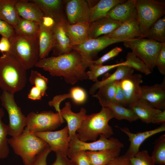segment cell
<instances>
[{
    "label": "cell",
    "mask_w": 165,
    "mask_h": 165,
    "mask_svg": "<svg viewBox=\"0 0 165 165\" xmlns=\"http://www.w3.org/2000/svg\"><path fill=\"white\" fill-rule=\"evenodd\" d=\"M35 67L48 72L52 76H62L72 85L88 79L86 69L89 66L73 50L68 53L40 59Z\"/></svg>",
    "instance_id": "obj_1"
},
{
    "label": "cell",
    "mask_w": 165,
    "mask_h": 165,
    "mask_svg": "<svg viewBox=\"0 0 165 165\" xmlns=\"http://www.w3.org/2000/svg\"><path fill=\"white\" fill-rule=\"evenodd\" d=\"M114 118L112 110L107 107H102L98 113L86 115L77 130L78 138L82 141L87 142L96 140L101 134L110 138L114 132L108 122Z\"/></svg>",
    "instance_id": "obj_2"
},
{
    "label": "cell",
    "mask_w": 165,
    "mask_h": 165,
    "mask_svg": "<svg viewBox=\"0 0 165 165\" xmlns=\"http://www.w3.org/2000/svg\"><path fill=\"white\" fill-rule=\"evenodd\" d=\"M27 70L9 53L0 57V88L15 94L23 90L27 82Z\"/></svg>",
    "instance_id": "obj_3"
},
{
    "label": "cell",
    "mask_w": 165,
    "mask_h": 165,
    "mask_svg": "<svg viewBox=\"0 0 165 165\" xmlns=\"http://www.w3.org/2000/svg\"><path fill=\"white\" fill-rule=\"evenodd\" d=\"M8 143L25 165H30L36 156L48 145L26 127L19 136L8 139Z\"/></svg>",
    "instance_id": "obj_4"
},
{
    "label": "cell",
    "mask_w": 165,
    "mask_h": 165,
    "mask_svg": "<svg viewBox=\"0 0 165 165\" xmlns=\"http://www.w3.org/2000/svg\"><path fill=\"white\" fill-rule=\"evenodd\" d=\"M11 54L27 70L35 67L40 59L38 37L28 39L16 35L9 40Z\"/></svg>",
    "instance_id": "obj_5"
},
{
    "label": "cell",
    "mask_w": 165,
    "mask_h": 165,
    "mask_svg": "<svg viewBox=\"0 0 165 165\" xmlns=\"http://www.w3.org/2000/svg\"><path fill=\"white\" fill-rule=\"evenodd\" d=\"M135 4L141 38H146L151 26L164 16L165 2L155 0H136Z\"/></svg>",
    "instance_id": "obj_6"
},
{
    "label": "cell",
    "mask_w": 165,
    "mask_h": 165,
    "mask_svg": "<svg viewBox=\"0 0 165 165\" xmlns=\"http://www.w3.org/2000/svg\"><path fill=\"white\" fill-rule=\"evenodd\" d=\"M124 46L130 49L152 71L163 43L145 38H137L124 41Z\"/></svg>",
    "instance_id": "obj_7"
},
{
    "label": "cell",
    "mask_w": 165,
    "mask_h": 165,
    "mask_svg": "<svg viewBox=\"0 0 165 165\" xmlns=\"http://www.w3.org/2000/svg\"><path fill=\"white\" fill-rule=\"evenodd\" d=\"M14 94L3 91L0 96L2 105L8 114V134L12 137H16L21 134L26 125V116L16 102Z\"/></svg>",
    "instance_id": "obj_8"
},
{
    "label": "cell",
    "mask_w": 165,
    "mask_h": 165,
    "mask_svg": "<svg viewBox=\"0 0 165 165\" xmlns=\"http://www.w3.org/2000/svg\"><path fill=\"white\" fill-rule=\"evenodd\" d=\"M64 122V119L57 112L51 111L39 113L31 112L26 116V127L33 133L52 131Z\"/></svg>",
    "instance_id": "obj_9"
},
{
    "label": "cell",
    "mask_w": 165,
    "mask_h": 165,
    "mask_svg": "<svg viewBox=\"0 0 165 165\" xmlns=\"http://www.w3.org/2000/svg\"><path fill=\"white\" fill-rule=\"evenodd\" d=\"M99 136L97 140L87 142L80 140L76 134L69 142L67 156L80 151H98L124 147V144L117 138L110 137L108 139L102 134Z\"/></svg>",
    "instance_id": "obj_10"
},
{
    "label": "cell",
    "mask_w": 165,
    "mask_h": 165,
    "mask_svg": "<svg viewBox=\"0 0 165 165\" xmlns=\"http://www.w3.org/2000/svg\"><path fill=\"white\" fill-rule=\"evenodd\" d=\"M125 41L110 38L103 35L96 38H89L80 45L73 46L72 49L80 55L83 61L89 67L93 63V58L100 51L111 44Z\"/></svg>",
    "instance_id": "obj_11"
},
{
    "label": "cell",
    "mask_w": 165,
    "mask_h": 165,
    "mask_svg": "<svg viewBox=\"0 0 165 165\" xmlns=\"http://www.w3.org/2000/svg\"><path fill=\"white\" fill-rule=\"evenodd\" d=\"M34 133L49 145L52 151L55 153L60 152L67 156L69 142L68 129L67 126L57 131Z\"/></svg>",
    "instance_id": "obj_12"
},
{
    "label": "cell",
    "mask_w": 165,
    "mask_h": 165,
    "mask_svg": "<svg viewBox=\"0 0 165 165\" xmlns=\"http://www.w3.org/2000/svg\"><path fill=\"white\" fill-rule=\"evenodd\" d=\"M118 128L125 134L129 138L130 142L129 147L123 155L129 159L134 156L139 151L141 145L147 139L158 133L165 131V124H162L158 127L149 130L139 132L137 133H132L127 127Z\"/></svg>",
    "instance_id": "obj_13"
},
{
    "label": "cell",
    "mask_w": 165,
    "mask_h": 165,
    "mask_svg": "<svg viewBox=\"0 0 165 165\" xmlns=\"http://www.w3.org/2000/svg\"><path fill=\"white\" fill-rule=\"evenodd\" d=\"M65 2V13L68 24L88 23L90 7L87 1L68 0H66Z\"/></svg>",
    "instance_id": "obj_14"
},
{
    "label": "cell",
    "mask_w": 165,
    "mask_h": 165,
    "mask_svg": "<svg viewBox=\"0 0 165 165\" xmlns=\"http://www.w3.org/2000/svg\"><path fill=\"white\" fill-rule=\"evenodd\" d=\"M142 99L157 109L165 110V79L160 84L141 86Z\"/></svg>",
    "instance_id": "obj_15"
},
{
    "label": "cell",
    "mask_w": 165,
    "mask_h": 165,
    "mask_svg": "<svg viewBox=\"0 0 165 165\" xmlns=\"http://www.w3.org/2000/svg\"><path fill=\"white\" fill-rule=\"evenodd\" d=\"M141 74H132L124 77L119 81L127 106L133 104L140 99L141 90L140 84L143 82Z\"/></svg>",
    "instance_id": "obj_16"
},
{
    "label": "cell",
    "mask_w": 165,
    "mask_h": 165,
    "mask_svg": "<svg viewBox=\"0 0 165 165\" xmlns=\"http://www.w3.org/2000/svg\"><path fill=\"white\" fill-rule=\"evenodd\" d=\"M67 23L66 20L55 21L52 28L55 41L52 49L54 56L68 53L72 50V46L65 31Z\"/></svg>",
    "instance_id": "obj_17"
},
{
    "label": "cell",
    "mask_w": 165,
    "mask_h": 165,
    "mask_svg": "<svg viewBox=\"0 0 165 165\" xmlns=\"http://www.w3.org/2000/svg\"><path fill=\"white\" fill-rule=\"evenodd\" d=\"M135 2L128 0L117 4L108 11L107 16L121 23L137 19Z\"/></svg>",
    "instance_id": "obj_18"
},
{
    "label": "cell",
    "mask_w": 165,
    "mask_h": 165,
    "mask_svg": "<svg viewBox=\"0 0 165 165\" xmlns=\"http://www.w3.org/2000/svg\"><path fill=\"white\" fill-rule=\"evenodd\" d=\"M70 103L67 102L60 110L61 116L67 123L69 141L76 135L77 130L86 115L85 108H82L79 112L75 113L72 111Z\"/></svg>",
    "instance_id": "obj_19"
},
{
    "label": "cell",
    "mask_w": 165,
    "mask_h": 165,
    "mask_svg": "<svg viewBox=\"0 0 165 165\" xmlns=\"http://www.w3.org/2000/svg\"><path fill=\"white\" fill-rule=\"evenodd\" d=\"M15 5L21 18L41 24L43 14L32 0H16Z\"/></svg>",
    "instance_id": "obj_20"
},
{
    "label": "cell",
    "mask_w": 165,
    "mask_h": 165,
    "mask_svg": "<svg viewBox=\"0 0 165 165\" xmlns=\"http://www.w3.org/2000/svg\"><path fill=\"white\" fill-rule=\"evenodd\" d=\"M122 24L112 20L108 16L94 20L89 23V39L96 38L102 35L110 33Z\"/></svg>",
    "instance_id": "obj_21"
},
{
    "label": "cell",
    "mask_w": 165,
    "mask_h": 165,
    "mask_svg": "<svg viewBox=\"0 0 165 165\" xmlns=\"http://www.w3.org/2000/svg\"><path fill=\"white\" fill-rule=\"evenodd\" d=\"M38 6L44 16H49L55 21L66 20L63 5L65 1L61 0H32Z\"/></svg>",
    "instance_id": "obj_22"
},
{
    "label": "cell",
    "mask_w": 165,
    "mask_h": 165,
    "mask_svg": "<svg viewBox=\"0 0 165 165\" xmlns=\"http://www.w3.org/2000/svg\"><path fill=\"white\" fill-rule=\"evenodd\" d=\"M104 35L110 38L127 40L140 38L141 34L137 19L123 23L113 32Z\"/></svg>",
    "instance_id": "obj_23"
},
{
    "label": "cell",
    "mask_w": 165,
    "mask_h": 165,
    "mask_svg": "<svg viewBox=\"0 0 165 165\" xmlns=\"http://www.w3.org/2000/svg\"><path fill=\"white\" fill-rule=\"evenodd\" d=\"M89 23L81 22L71 24L68 23L65 26L66 34L72 46L80 45L89 39Z\"/></svg>",
    "instance_id": "obj_24"
},
{
    "label": "cell",
    "mask_w": 165,
    "mask_h": 165,
    "mask_svg": "<svg viewBox=\"0 0 165 165\" xmlns=\"http://www.w3.org/2000/svg\"><path fill=\"white\" fill-rule=\"evenodd\" d=\"M68 98H71L75 104H81L86 101L87 95L82 88L75 87L72 88L68 93L55 96L49 101L48 104L50 106L54 107L57 112L60 114V104L62 101Z\"/></svg>",
    "instance_id": "obj_25"
},
{
    "label": "cell",
    "mask_w": 165,
    "mask_h": 165,
    "mask_svg": "<svg viewBox=\"0 0 165 165\" xmlns=\"http://www.w3.org/2000/svg\"><path fill=\"white\" fill-rule=\"evenodd\" d=\"M121 148H117L98 151H86L90 165H108L119 156Z\"/></svg>",
    "instance_id": "obj_26"
},
{
    "label": "cell",
    "mask_w": 165,
    "mask_h": 165,
    "mask_svg": "<svg viewBox=\"0 0 165 165\" xmlns=\"http://www.w3.org/2000/svg\"><path fill=\"white\" fill-rule=\"evenodd\" d=\"M128 108L133 110L139 119L146 123H152L156 115L162 111L154 108L141 99Z\"/></svg>",
    "instance_id": "obj_27"
},
{
    "label": "cell",
    "mask_w": 165,
    "mask_h": 165,
    "mask_svg": "<svg viewBox=\"0 0 165 165\" xmlns=\"http://www.w3.org/2000/svg\"><path fill=\"white\" fill-rule=\"evenodd\" d=\"M38 42L40 59L47 57L55 45L52 28H47L40 24Z\"/></svg>",
    "instance_id": "obj_28"
},
{
    "label": "cell",
    "mask_w": 165,
    "mask_h": 165,
    "mask_svg": "<svg viewBox=\"0 0 165 165\" xmlns=\"http://www.w3.org/2000/svg\"><path fill=\"white\" fill-rule=\"evenodd\" d=\"M16 0H0V19L14 28L21 17L16 9Z\"/></svg>",
    "instance_id": "obj_29"
},
{
    "label": "cell",
    "mask_w": 165,
    "mask_h": 165,
    "mask_svg": "<svg viewBox=\"0 0 165 165\" xmlns=\"http://www.w3.org/2000/svg\"><path fill=\"white\" fill-rule=\"evenodd\" d=\"M116 71L109 76L101 81L95 82L90 89L89 93L94 95L100 87L105 84L119 81L124 77L133 73L134 70L125 65L118 66Z\"/></svg>",
    "instance_id": "obj_30"
},
{
    "label": "cell",
    "mask_w": 165,
    "mask_h": 165,
    "mask_svg": "<svg viewBox=\"0 0 165 165\" xmlns=\"http://www.w3.org/2000/svg\"><path fill=\"white\" fill-rule=\"evenodd\" d=\"M124 0H101L90 8L88 23L107 16L108 11L114 6L125 2Z\"/></svg>",
    "instance_id": "obj_31"
},
{
    "label": "cell",
    "mask_w": 165,
    "mask_h": 165,
    "mask_svg": "<svg viewBox=\"0 0 165 165\" xmlns=\"http://www.w3.org/2000/svg\"><path fill=\"white\" fill-rule=\"evenodd\" d=\"M40 28L38 24L21 18L14 29L17 36L35 39L38 37Z\"/></svg>",
    "instance_id": "obj_32"
},
{
    "label": "cell",
    "mask_w": 165,
    "mask_h": 165,
    "mask_svg": "<svg viewBox=\"0 0 165 165\" xmlns=\"http://www.w3.org/2000/svg\"><path fill=\"white\" fill-rule=\"evenodd\" d=\"M117 81L102 86L98 89V90L96 94L92 95L99 100L102 107H105L113 102L116 90Z\"/></svg>",
    "instance_id": "obj_33"
},
{
    "label": "cell",
    "mask_w": 165,
    "mask_h": 165,
    "mask_svg": "<svg viewBox=\"0 0 165 165\" xmlns=\"http://www.w3.org/2000/svg\"><path fill=\"white\" fill-rule=\"evenodd\" d=\"M105 107L112 110L115 115L114 118L117 120H126L132 122L139 119L133 110L129 108L114 103H110Z\"/></svg>",
    "instance_id": "obj_34"
},
{
    "label": "cell",
    "mask_w": 165,
    "mask_h": 165,
    "mask_svg": "<svg viewBox=\"0 0 165 165\" xmlns=\"http://www.w3.org/2000/svg\"><path fill=\"white\" fill-rule=\"evenodd\" d=\"M146 38L157 42H165V17L159 19L150 28Z\"/></svg>",
    "instance_id": "obj_35"
},
{
    "label": "cell",
    "mask_w": 165,
    "mask_h": 165,
    "mask_svg": "<svg viewBox=\"0 0 165 165\" xmlns=\"http://www.w3.org/2000/svg\"><path fill=\"white\" fill-rule=\"evenodd\" d=\"M5 115L3 110L0 108V159L7 158L9 153L8 146V126L3 123L2 120Z\"/></svg>",
    "instance_id": "obj_36"
},
{
    "label": "cell",
    "mask_w": 165,
    "mask_h": 165,
    "mask_svg": "<svg viewBox=\"0 0 165 165\" xmlns=\"http://www.w3.org/2000/svg\"><path fill=\"white\" fill-rule=\"evenodd\" d=\"M121 65H127V63L125 61L115 64L103 65H99L93 63L89 67L90 70L86 72L88 79L95 82L98 81L97 78L99 76Z\"/></svg>",
    "instance_id": "obj_37"
},
{
    "label": "cell",
    "mask_w": 165,
    "mask_h": 165,
    "mask_svg": "<svg viewBox=\"0 0 165 165\" xmlns=\"http://www.w3.org/2000/svg\"><path fill=\"white\" fill-rule=\"evenodd\" d=\"M155 164L165 165V134L161 135L155 141L151 156Z\"/></svg>",
    "instance_id": "obj_38"
},
{
    "label": "cell",
    "mask_w": 165,
    "mask_h": 165,
    "mask_svg": "<svg viewBox=\"0 0 165 165\" xmlns=\"http://www.w3.org/2000/svg\"><path fill=\"white\" fill-rule=\"evenodd\" d=\"M125 61L127 66L146 75L152 73L151 70L144 62L132 52L127 53Z\"/></svg>",
    "instance_id": "obj_39"
},
{
    "label": "cell",
    "mask_w": 165,
    "mask_h": 165,
    "mask_svg": "<svg viewBox=\"0 0 165 165\" xmlns=\"http://www.w3.org/2000/svg\"><path fill=\"white\" fill-rule=\"evenodd\" d=\"M29 80L32 85L41 90L43 96L46 94L48 83V79L47 78L38 72L32 70Z\"/></svg>",
    "instance_id": "obj_40"
},
{
    "label": "cell",
    "mask_w": 165,
    "mask_h": 165,
    "mask_svg": "<svg viewBox=\"0 0 165 165\" xmlns=\"http://www.w3.org/2000/svg\"><path fill=\"white\" fill-rule=\"evenodd\" d=\"M129 159L131 165H155L151 156L146 150L139 151Z\"/></svg>",
    "instance_id": "obj_41"
},
{
    "label": "cell",
    "mask_w": 165,
    "mask_h": 165,
    "mask_svg": "<svg viewBox=\"0 0 165 165\" xmlns=\"http://www.w3.org/2000/svg\"><path fill=\"white\" fill-rule=\"evenodd\" d=\"M68 156L77 165H90L85 151H80Z\"/></svg>",
    "instance_id": "obj_42"
},
{
    "label": "cell",
    "mask_w": 165,
    "mask_h": 165,
    "mask_svg": "<svg viewBox=\"0 0 165 165\" xmlns=\"http://www.w3.org/2000/svg\"><path fill=\"white\" fill-rule=\"evenodd\" d=\"M51 151L48 145L36 156L30 165H47V158Z\"/></svg>",
    "instance_id": "obj_43"
},
{
    "label": "cell",
    "mask_w": 165,
    "mask_h": 165,
    "mask_svg": "<svg viewBox=\"0 0 165 165\" xmlns=\"http://www.w3.org/2000/svg\"><path fill=\"white\" fill-rule=\"evenodd\" d=\"M0 35L9 40L16 35L14 28L7 23L0 19Z\"/></svg>",
    "instance_id": "obj_44"
},
{
    "label": "cell",
    "mask_w": 165,
    "mask_h": 165,
    "mask_svg": "<svg viewBox=\"0 0 165 165\" xmlns=\"http://www.w3.org/2000/svg\"><path fill=\"white\" fill-rule=\"evenodd\" d=\"M123 50L121 47H116L101 57L92 62L99 65H102L104 63L110 59L117 56Z\"/></svg>",
    "instance_id": "obj_45"
},
{
    "label": "cell",
    "mask_w": 165,
    "mask_h": 165,
    "mask_svg": "<svg viewBox=\"0 0 165 165\" xmlns=\"http://www.w3.org/2000/svg\"><path fill=\"white\" fill-rule=\"evenodd\" d=\"M155 65L160 73L165 75V42L163 43L157 57Z\"/></svg>",
    "instance_id": "obj_46"
},
{
    "label": "cell",
    "mask_w": 165,
    "mask_h": 165,
    "mask_svg": "<svg viewBox=\"0 0 165 165\" xmlns=\"http://www.w3.org/2000/svg\"><path fill=\"white\" fill-rule=\"evenodd\" d=\"M119 81L117 82L116 90L112 103L126 107L127 104L124 92L120 85Z\"/></svg>",
    "instance_id": "obj_47"
},
{
    "label": "cell",
    "mask_w": 165,
    "mask_h": 165,
    "mask_svg": "<svg viewBox=\"0 0 165 165\" xmlns=\"http://www.w3.org/2000/svg\"><path fill=\"white\" fill-rule=\"evenodd\" d=\"M56 159L51 165H77V164L67 156L60 152H56Z\"/></svg>",
    "instance_id": "obj_48"
},
{
    "label": "cell",
    "mask_w": 165,
    "mask_h": 165,
    "mask_svg": "<svg viewBox=\"0 0 165 165\" xmlns=\"http://www.w3.org/2000/svg\"><path fill=\"white\" fill-rule=\"evenodd\" d=\"M41 90L35 86H33L28 94V98L32 100H38L41 99L43 97Z\"/></svg>",
    "instance_id": "obj_49"
},
{
    "label": "cell",
    "mask_w": 165,
    "mask_h": 165,
    "mask_svg": "<svg viewBox=\"0 0 165 165\" xmlns=\"http://www.w3.org/2000/svg\"><path fill=\"white\" fill-rule=\"evenodd\" d=\"M11 48V44L7 38L2 36L0 40V51L3 53L9 52Z\"/></svg>",
    "instance_id": "obj_50"
},
{
    "label": "cell",
    "mask_w": 165,
    "mask_h": 165,
    "mask_svg": "<svg viewBox=\"0 0 165 165\" xmlns=\"http://www.w3.org/2000/svg\"><path fill=\"white\" fill-rule=\"evenodd\" d=\"M108 165H131L129 159L124 155L119 156L112 160Z\"/></svg>",
    "instance_id": "obj_51"
},
{
    "label": "cell",
    "mask_w": 165,
    "mask_h": 165,
    "mask_svg": "<svg viewBox=\"0 0 165 165\" xmlns=\"http://www.w3.org/2000/svg\"><path fill=\"white\" fill-rule=\"evenodd\" d=\"M152 123L165 124V110H162L157 113L154 118Z\"/></svg>",
    "instance_id": "obj_52"
},
{
    "label": "cell",
    "mask_w": 165,
    "mask_h": 165,
    "mask_svg": "<svg viewBox=\"0 0 165 165\" xmlns=\"http://www.w3.org/2000/svg\"><path fill=\"white\" fill-rule=\"evenodd\" d=\"M55 21L51 17L44 16L42 20L41 25L44 27L52 28L54 26Z\"/></svg>",
    "instance_id": "obj_53"
}]
</instances>
